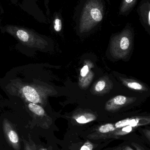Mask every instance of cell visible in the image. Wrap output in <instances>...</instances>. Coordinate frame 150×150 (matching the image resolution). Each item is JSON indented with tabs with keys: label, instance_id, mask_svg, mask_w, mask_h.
Segmentation results:
<instances>
[{
	"label": "cell",
	"instance_id": "obj_5",
	"mask_svg": "<svg viewBox=\"0 0 150 150\" xmlns=\"http://www.w3.org/2000/svg\"><path fill=\"white\" fill-rule=\"evenodd\" d=\"M23 93L26 99L32 103H37L40 101V97L37 91L33 87L26 86L23 89Z\"/></svg>",
	"mask_w": 150,
	"mask_h": 150
},
{
	"label": "cell",
	"instance_id": "obj_13",
	"mask_svg": "<svg viewBox=\"0 0 150 150\" xmlns=\"http://www.w3.org/2000/svg\"><path fill=\"white\" fill-rule=\"evenodd\" d=\"M129 120H124L120 121L115 124V127L117 128H120L122 127L129 126Z\"/></svg>",
	"mask_w": 150,
	"mask_h": 150
},
{
	"label": "cell",
	"instance_id": "obj_10",
	"mask_svg": "<svg viewBox=\"0 0 150 150\" xmlns=\"http://www.w3.org/2000/svg\"><path fill=\"white\" fill-rule=\"evenodd\" d=\"M23 141L24 146V150H36V146L33 142L31 141L28 142L24 139H23Z\"/></svg>",
	"mask_w": 150,
	"mask_h": 150
},
{
	"label": "cell",
	"instance_id": "obj_6",
	"mask_svg": "<svg viewBox=\"0 0 150 150\" xmlns=\"http://www.w3.org/2000/svg\"><path fill=\"white\" fill-rule=\"evenodd\" d=\"M28 107L30 111L33 113L38 116H43L45 115V112L41 107L34 104V103H30L28 105Z\"/></svg>",
	"mask_w": 150,
	"mask_h": 150
},
{
	"label": "cell",
	"instance_id": "obj_21",
	"mask_svg": "<svg viewBox=\"0 0 150 150\" xmlns=\"http://www.w3.org/2000/svg\"><path fill=\"white\" fill-rule=\"evenodd\" d=\"M39 150H47V149H45V148H41Z\"/></svg>",
	"mask_w": 150,
	"mask_h": 150
},
{
	"label": "cell",
	"instance_id": "obj_11",
	"mask_svg": "<svg viewBox=\"0 0 150 150\" xmlns=\"http://www.w3.org/2000/svg\"><path fill=\"white\" fill-rule=\"evenodd\" d=\"M62 27V21L60 18L57 17L54 21V28L56 32H60L61 30Z\"/></svg>",
	"mask_w": 150,
	"mask_h": 150
},
{
	"label": "cell",
	"instance_id": "obj_15",
	"mask_svg": "<svg viewBox=\"0 0 150 150\" xmlns=\"http://www.w3.org/2000/svg\"><path fill=\"white\" fill-rule=\"evenodd\" d=\"M105 86V82L101 80L98 82L95 86V89L97 91L100 92L104 89Z\"/></svg>",
	"mask_w": 150,
	"mask_h": 150
},
{
	"label": "cell",
	"instance_id": "obj_1",
	"mask_svg": "<svg viewBox=\"0 0 150 150\" xmlns=\"http://www.w3.org/2000/svg\"><path fill=\"white\" fill-rule=\"evenodd\" d=\"M110 0H80L73 18L81 31L90 30L105 19Z\"/></svg>",
	"mask_w": 150,
	"mask_h": 150
},
{
	"label": "cell",
	"instance_id": "obj_7",
	"mask_svg": "<svg viewBox=\"0 0 150 150\" xmlns=\"http://www.w3.org/2000/svg\"><path fill=\"white\" fill-rule=\"evenodd\" d=\"M18 38L23 42H27L29 39V34L23 30H19L17 31Z\"/></svg>",
	"mask_w": 150,
	"mask_h": 150
},
{
	"label": "cell",
	"instance_id": "obj_17",
	"mask_svg": "<svg viewBox=\"0 0 150 150\" xmlns=\"http://www.w3.org/2000/svg\"><path fill=\"white\" fill-rule=\"evenodd\" d=\"M89 73V68L87 66H85L82 69L80 72V74L82 77H85Z\"/></svg>",
	"mask_w": 150,
	"mask_h": 150
},
{
	"label": "cell",
	"instance_id": "obj_9",
	"mask_svg": "<svg viewBox=\"0 0 150 150\" xmlns=\"http://www.w3.org/2000/svg\"><path fill=\"white\" fill-rule=\"evenodd\" d=\"M120 47L122 50H127L128 48L129 45V40L128 38L126 36L122 38L120 43Z\"/></svg>",
	"mask_w": 150,
	"mask_h": 150
},
{
	"label": "cell",
	"instance_id": "obj_3",
	"mask_svg": "<svg viewBox=\"0 0 150 150\" xmlns=\"http://www.w3.org/2000/svg\"><path fill=\"white\" fill-rule=\"evenodd\" d=\"M136 12L144 26L150 27V0H141Z\"/></svg>",
	"mask_w": 150,
	"mask_h": 150
},
{
	"label": "cell",
	"instance_id": "obj_18",
	"mask_svg": "<svg viewBox=\"0 0 150 150\" xmlns=\"http://www.w3.org/2000/svg\"><path fill=\"white\" fill-rule=\"evenodd\" d=\"M92 148L93 146L91 144L87 143L81 148L80 150H92Z\"/></svg>",
	"mask_w": 150,
	"mask_h": 150
},
{
	"label": "cell",
	"instance_id": "obj_2",
	"mask_svg": "<svg viewBox=\"0 0 150 150\" xmlns=\"http://www.w3.org/2000/svg\"><path fill=\"white\" fill-rule=\"evenodd\" d=\"M3 131L5 138L9 144L16 150H20L19 137L11 124L7 121L3 123Z\"/></svg>",
	"mask_w": 150,
	"mask_h": 150
},
{
	"label": "cell",
	"instance_id": "obj_19",
	"mask_svg": "<svg viewBox=\"0 0 150 150\" xmlns=\"http://www.w3.org/2000/svg\"><path fill=\"white\" fill-rule=\"evenodd\" d=\"M138 121L137 120L133 119V120H129V126H131L132 127H136L138 123Z\"/></svg>",
	"mask_w": 150,
	"mask_h": 150
},
{
	"label": "cell",
	"instance_id": "obj_12",
	"mask_svg": "<svg viewBox=\"0 0 150 150\" xmlns=\"http://www.w3.org/2000/svg\"><path fill=\"white\" fill-rule=\"evenodd\" d=\"M127 101V98L123 96H116L114 98V102L116 105H122L126 103Z\"/></svg>",
	"mask_w": 150,
	"mask_h": 150
},
{
	"label": "cell",
	"instance_id": "obj_16",
	"mask_svg": "<svg viewBox=\"0 0 150 150\" xmlns=\"http://www.w3.org/2000/svg\"><path fill=\"white\" fill-rule=\"evenodd\" d=\"M92 120H93L86 119L85 116L82 115V116H80V117H78L76 121L78 123H81V124H84V123L90 122L92 121Z\"/></svg>",
	"mask_w": 150,
	"mask_h": 150
},
{
	"label": "cell",
	"instance_id": "obj_8",
	"mask_svg": "<svg viewBox=\"0 0 150 150\" xmlns=\"http://www.w3.org/2000/svg\"><path fill=\"white\" fill-rule=\"evenodd\" d=\"M100 132L101 133H107L115 130V128L112 124H107L101 126L100 127Z\"/></svg>",
	"mask_w": 150,
	"mask_h": 150
},
{
	"label": "cell",
	"instance_id": "obj_14",
	"mask_svg": "<svg viewBox=\"0 0 150 150\" xmlns=\"http://www.w3.org/2000/svg\"><path fill=\"white\" fill-rule=\"evenodd\" d=\"M128 86L129 88L135 90H140L142 88V86L140 84L136 82H130L128 84Z\"/></svg>",
	"mask_w": 150,
	"mask_h": 150
},
{
	"label": "cell",
	"instance_id": "obj_20",
	"mask_svg": "<svg viewBox=\"0 0 150 150\" xmlns=\"http://www.w3.org/2000/svg\"><path fill=\"white\" fill-rule=\"evenodd\" d=\"M132 130V127L130 126H127L122 129V131H124L126 133H130Z\"/></svg>",
	"mask_w": 150,
	"mask_h": 150
},
{
	"label": "cell",
	"instance_id": "obj_4",
	"mask_svg": "<svg viewBox=\"0 0 150 150\" xmlns=\"http://www.w3.org/2000/svg\"><path fill=\"white\" fill-rule=\"evenodd\" d=\"M138 0H122L119 9V15L128 16L137 4Z\"/></svg>",
	"mask_w": 150,
	"mask_h": 150
}]
</instances>
